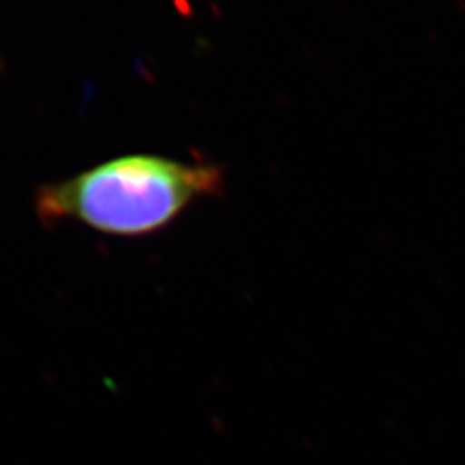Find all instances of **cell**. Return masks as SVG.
Segmentation results:
<instances>
[{"mask_svg": "<svg viewBox=\"0 0 465 465\" xmlns=\"http://www.w3.org/2000/svg\"><path fill=\"white\" fill-rule=\"evenodd\" d=\"M224 183V169L214 163L134 153L50 184L38 195V213L107 234L145 236L164 230L199 200L221 195Z\"/></svg>", "mask_w": 465, "mask_h": 465, "instance_id": "1", "label": "cell"}]
</instances>
